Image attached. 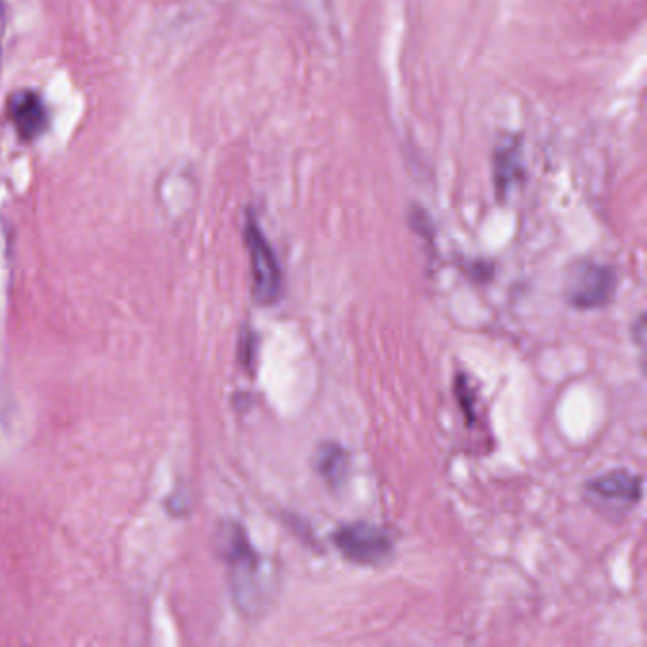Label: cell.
Instances as JSON below:
<instances>
[{"mask_svg": "<svg viewBox=\"0 0 647 647\" xmlns=\"http://www.w3.org/2000/svg\"><path fill=\"white\" fill-rule=\"evenodd\" d=\"M333 543L340 555L359 566H378L393 551L388 532L369 522L342 524L333 534Z\"/></svg>", "mask_w": 647, "mask_h": 647, "instance_id": "cell-1", "label": "cell"}, {"mask_svg": "<svg viewBox=\"0 0 647 647\" xmlns=\"http://www.w3.org/2000/svg\"><path fill=\"white\" fill-rule=\"evenodd\" d=\"M245 243L251 259L253 295L262 306H272L281 298V270L274 249L255 217H249L245 224Z\"/></svg>", "mask_w": 647, "mask_h": 647, "instance_id": "cell-2", "label": "cell"}, {"mask_svg": "<svg viewBox=\"0 0 647 647\" xmlns=\"http://www.w3.org/2000/svg\"><path fill=\"white\" fill-rule=\"evenodd\" d=\"M617 291V274L610 266L583 262L575 266L566 283V298L577 310H598Z\"/></svg>", "mask_w": 647, "mask_h": 647, "instance_id": "cell-3", "label": "cell"}, {"mask_svg": "<svg viewBox=\"0 0 647 647\" xmlns=\"http://www.w3.org/2000/svg\"><path fill=\"white\" fill-rule=\"evenodd\" d=\"M224 555L232 568L236 600H240V604H251V600L255 598V583L259 575V558L240 526L228 528L224 537Z\"/></svg>", "mask_w": 647, "mask_h": 647, "instance_id": "cell-4", "label": "cell"}, {"mask_svg": "<svg viewBox=\"0 0 647 647\" xmlns=\"http://www.w3.org/2000/svg\"><path fill=\"white\" fill-rule=\"evenodd\" d=\"M8 114L23 141H37L48 128V111L38 93H14L8 103Z\"/></svg>", "mask_w": 647, "mask_h": 647, "instance_id": "cell-5", "label": "cell"}, {"mask_svg": "<svg viewBox=\"0 0 647 647\" xmlns=\"http://www.w3.org/2000/svg\"><path fill=\"white\" fill-rule=\"evenodd\" d=\"M587 490L600 500L634 505L642 500V479L629 471L617 469L589 482Z\"/></svg>", "mask_w": 647, "mask_h": 647, "instance_id": "cell-6", "label": "cell"}, {"mask_svg": "<svg viewBox=\"0 0 647 647\" xmlns=\"http://www.w3.org/2000/svg\"><path fill=\"white\" fill-rule=\"evenodd\" d=\"M348 454L338 444H325L317 454V469L331 486L342 484L348 475Z\"/></svg>", "mask_w": 647, "mask_h": 647, "instance_id": "cell-7", "label": "cell"}, {"mask_svg": "<svg viewBox=\"0 0 647 647\" xmlns=\"http://www.w3.org/2000/svg\"><path fill=\"white\" fill-rule=\"evenodd\" d=\"M462 386H458V395H460V403H462L463 412L467 414L469 420H473V412H471V407H473V399H471V391L467 388V380L462 378L460 380Z\"/></svg>", "mask_w": 647, "mask_h": 647, "instance_id": "cell-8", "label": "cell"}]
</instances>
